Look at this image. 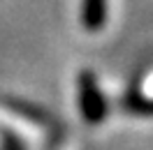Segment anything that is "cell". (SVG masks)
Wrapping results in <instances>:
<instances>
[{
  "label": "cell",
  "mask_w": 153,
  "mask_h": 150,
  "mask_svg": "<svg viewBox=\"0 0 153 150\" xmlns=\"http://www.w3.org/2000/svg\"><path fill=\"white\" fill-rule=\"evenodd\" d=\"M79 111L86 118L91 125H100V122L107 118V97L105 93L100 90V85L95 81V74L93 72H81L79 74Z\"/></svg>",
  "instance_id": "obj_1"
},
{
  "label": "cell",
  "mask_w": 153,
  "mask_h": 150,
  "mask_svg": "<svg viewBox=\"0 0 153 150\" xmlns=\"http://www.w3.org/2000/svg\"><path fill=\"white\" fill-rule=\"evenodd\" d=\"M107 23V0H81V26L88 32L102 30Z\"/></svg>",
  "instance_id": "obj_2"
},
{
  "label": "cell",
  "mask_w": 153,
  "mask_h": 150,
  "mask_svg": "<svg viewBox=\"0 0 153 150\" xmlns=\"http://www.w3.org/2000/svg\"><path fill=\"white\" fill-rule=\"evenodd\" d=\"M123 104H125V109L130 113H134V115H153V102H146L144 97H139L134 93H128Z\"/></svg>",
  "instance_id": "obj_3"
}]
</instances>
